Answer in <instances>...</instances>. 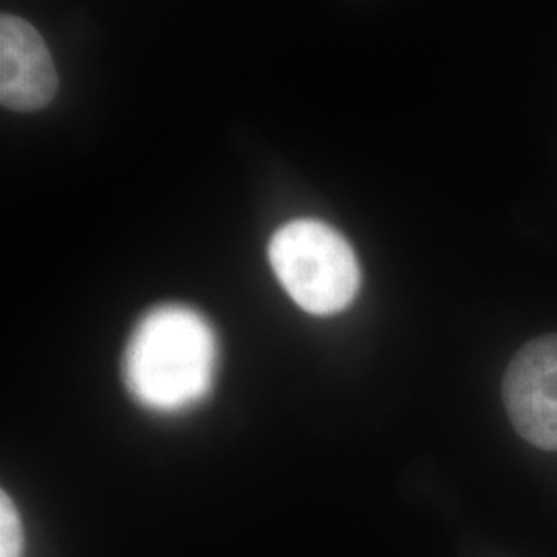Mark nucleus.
<instances>
[{"label": "nucleus", "instance_id": "f03ea898", "mask_svg": "<svg viewBox=\"0 0 557 557\" xmlns=\"http://www.w3.org/2000/svg\"><path fill=\"white\" fill-rule=\"evenodd\" d=\"M269 262L287 296L308 314H337L358 296V257L324 221L296 220L278 227L269 244Z\"/></svg>", "mask_w": 557, "mask_h": 557}, {"label": "nucleus", "instance_id": "20e7f679", "mask_svg": "<svg viewBox=\"0 0 557 557\" xmlns=\"http://www.w3.org/2000/svg\"><path fill=\"white\" fill-rule=\"evenodd\" d=\"M59 87L54 60L38 29L17 15L0 17V101L17 112L46 108Z\"/></svg>", "mask_w": 557, "mask_h": 557}, {"label": "nucleus", "instance_id": "f257e3e1", "mask_svg": "<svg viewBox=\"0 0 557 557\" xmlns=\"http://www.w3.org/2000/svg\"><path fill=\"white\" fill-rule=\"evenodd\" d=\"M220 366V341L209 320L180 304L147 312L122 358V379L140 407L176 416L202 403Z\"/></svg>", "mask_w": 557, "mask_h": 557}, {"label": "nucleus", "instance_id": "39448f33", "mask_svg": "<svg viewBox=\"0 0 557 557\" xmlns=\"http://www.w3.org/2000/svg\"><path fill=\"white\" fill-rule=\"evenodd\" d=\"M23 527L15 504L7 494L0 498V557H21Z\"/></svg>", "mask_w": 557, "mask_h": 557}, {"label": "nucleus", "instance_id": "7ed1b4c3", "mask_svg": "<svg viewBox=\"0 0 557 557\" xmlns=\"http://www.w3.org/2000/svg\"><path fill=\"white\" fill-rule=\"evenodd\" d=\"M504 403L518 436L557 450V335L533 338L504 374Z\"/></svg>", "mask_w": 557, "mask_h": 557}]
</instances>
